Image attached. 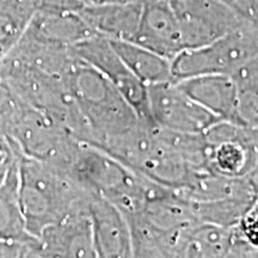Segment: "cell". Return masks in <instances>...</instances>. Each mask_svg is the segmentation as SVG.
Returning a JSON list of instances; mask_svg holds the SVG:
<instances>
[{
	"label": "cell",
	"mask_w": 258,
	"mask_h": 258,
	"mask_svg": "<svg viewBox=\"0 0 258 258\" xmlns=\"http://www.w3.org/2000/svg\"><path fill=\"white\" fill-rule=\"evenodd\" d=\"M18 171L19 203L27 230L34 237L63 219L89 213L93 194L64 170L21 156Z\"/></svg>",
	"instance_id": "cell-1"
},
{
	"label": "cell",
	"mask_w": 258,
	"mask_h": 258,
	"mask_svg": "<svg viewBox=\"0 0 258 258\" xmlns=\"http://www.w3.org/2000/svg\"><path fill=\"white\" fill-rule=\"evenodd\" d=\"M63 80L88 128L89 145L99 147L143 120L102 73L79 57Z\"/></svg>",
	"instance_id": "cell-2"
},
{
	"label": "cell",
	"mask_w": 258,
	"mask_h": 258,
	"mask_svg": "<svg viewBox=\"0 0 258 258\" xmlns=\"http://www.w3.org/2000/svg\"><path fill=\"white\" fill-rule=\"evenodd\" d=\"M0 80L25 104L55 121L76 140L88 143V128L63 78L5 57L0 62Z\"/></svg>",
	"instance_id": "cell-3"
},
{
	"label": "cell",
	"mask_w": 258,
	"mask_h": 258,
	"mask_svg": "<svg viewBox=\"0 0 258 258\" xmlns=\"http://www.w3.org/2000/svg\"><path fill=\"white\" fill-rule=\"evenodd\" d=\"M258 55V40L249 22L211 43L185 49L171 60L173 79L206 74L232 76L245 62Z\"/></svg>",
	"instance_id": "cell-4"
},
{
	"label": "cell",
	"mask_w": 258,
	"mask_h": 258,
	"mask_svg": "<svg viewBox=\"0 0 258 258\" xmlns=\"http://www.w3.org/2000/svg\"><path fill=\"white\" fill-rule=\"evenodd\" d=\"M9 139L17 146L22 156L59 169L66 166L80 143L59 123L25 103Z\"/></svg>",
	"instance_id": "cell-5"
},
{
	"label": "cell",
	"mask_w": 258,
	"mask_h": 258,
	"mask_svg": "<svg viewBox=\"0 0 258 258\" xmlns=\"http://www.w3.org/2000/svg\"><path fill=\"white\" fill-rule=\"evenodd\" d=\"M72 50L80 60L102 73L143 120L154 123L151 117L147 85L128 69L109 38L93 35L73 46Z\"/></svg>",
	"instance_id": "cell-6"
},
{
	"label": "cell",
	"mask_w": 258,
	"mask_h": 258,
	"mask_svg": "<svg viewBox=\"0 0 258 258\" xmlns=\"http://www.w3.org/2000/svg\"><path fill=\"white\" fill-rule=\"evenodd\" d=\"M151 117L158 127L183 133H205L221 121L180 89L176 80L148 85Z\"/></svg>",
	"instance_id": "cell-7"
},
{
	"label": "cell",
	"mask_w": 258,
	"mask_h": 258,
	"mask_svg": "<svg viewBox=\"0 0 258 258\" xmlns=\"http://www.w3.org/2000/svg\"><path fill=\"white\" fill-rule=\"evenodd\" d=\"M170 4L178 19L183 50L211 43L244 22L219 0H170Z\"/></svg>",
	"instance_id": "cell-8"
},
{
	"label": "cell",
	"mask_w": 258,
	"mask_h": 258,
	"mask_svg": "<svg viewBox=\"0 0 258 258\" xmlns=\"http://www.w3.org/2000/svg\"><path fill=\"white\" fill-rule=\"evenodd\" d=\"M89 217L97 258L133 257L131 227L115 203L93 194L89 203Z\"/></svg>",
	"instance_id": "cell-9"
},
{
	"label": "cell",
	"mask_w": 258,
	"mask_h": 258,
	"mask_svg": "<svg viewBox=\"0 0 258 258\" xmlns=\"http://www.w3.org/2000/svg\"><path fill=\"white\" fill-rule=\"evenodd\" d=\"M134 43L172 60L183 51L178 19L170 0H143V10Z\"/></svg>",
	"instance_id": "cell-10"
},
{
	"label": "cell",
	"mask_w": 258,
	"mask_h": 258,
	"mask_svg": "<svg viewBox=\"0 0 258 258\" xmlns=\"http://www.w3.org/2000/svg\"><path fill=\"white\" fill-rule=\"evenodd\" d=\"M37 239L38 258H97L89 213L48 226Z\"/></svg>",
	"instance_id": "cell-11"
},
{
	"label": "cell",
	"mask_w": 258,
	"mask_h": 258,
	"mask_svg": "<svg viewBox=\"0 0 258 258\" xmlns=\"http://www.w3.org/2000/svg\"><path fill=\"white\" fill-rule=\"evenodd\" d=\"M180 89L221 121L241 124L238 114V88L232 76L206 74L177 80Z\"/></svg>",
	"instance_id": "cell-12"
},
{
	"label": "cell",
	"mask_w": 258,
	"mask_h": 258,
	"mask_svg": "<svg viewBox=\"0 0 258 258\" xmlns=\"http://www.w3.org/2000/svg\"><path fill=\"white\" fill-rule=\"evenodd\" d=\"M143 0L84 5L80 15L96 35L112 41L133 42L140 23Z\"/></svg>",
	"instance_id": "cell-13"
},
{
	"label": "cell",
	"mask_w": 258,
	"mask_h": 258,
	"mask_svg": "<svg viewBox=\"0 0 258 258\" xmlns=\"http://www.w3.org/2000/svg\"><path fill=\"white\" fill-rule=\"evenodd\" d=\"M5 57L61 78L78 59L72 48L42 41L27 31Z\"/></svg>",
	"instance_id": "cell-14"
},
{
	"label": "cell",
	"mask_w": 258,
	"mask_h": 258,
	"mask_svg": "<svg viewBox=\"0 0 258 258\" xmlns=\"http://www.w3.org/2000/svg\"><path fill=\"white\" fill-rule=\"evenodd\" d=\"M27 32L42 41L69 48L96 35L80 12L36 11Z\"/></svg>",
	"instance_id": "cell-15"
},
{
	"label": "cell",
	"mask_w": 258,
	"mask_h": 258,
	"mask_svg": "<svg viewBox=\"0 0 258 258\" xmlns=\"http://www.w3.org/2000/svg\"><path fill=\"white\" fill-rule=\"evenodd\" d=\"M110 41L128 69L147 86L175 80L170 59L134 42Z\"/></svg>",
	"instance_id": "cell-16"
},
{
	"label": "cell",
	"mask_w": 258,
	"mask_h": 258,
	"mask_svg": "<svg viewBox=\"0 0 258 258\" xmlns=\"http://www.w3.org/2000/svg\"><path fill=\"white\" fill-rule=\"evenodd\" d=\"M18 163L6 172L0 183V238L30 241L37 238L28 232L21 209Z\"/></svg>",
	"instance_id": "cell-17"
},
{
	"label": "cell",
	"mask_w": 258,
	"mask_h": 258,
	"mask_svg": "<svg viewBox=\"0 0 258 258\" xmlns=\"http://www.w3.org/2000/svg\"><path fill=\"white\" fill-rule=\"evenodd\" d=\"M234 227L196 222L185 232L179 257H230Z\"/></svg>",
	"instance_id": "cell-18"
},
{
	"label": "cell",
	"mask_w": 258,
	"mask_h": 258,
	"mask_svg": "<svg viewBox=\"0 0 258 258\" xmlns=\"http://www.w3.org/2000/svg\"><path fill=\"white\" fill-rule=\"evenodd\" d=\"M257 199L258 196L254 194H245L213 201L189 200V202L199 221L230 228L239 224L244 215L253 207Z\"/></svg>",
	"instance_id": "cell-19"
},
{
	"label": "cell",
	"mask_w": 258,
	"mask_h": 258,
	"mask_svg": "<svg viewBox=\"0 0 258 258\" xmlns=\"http://www.w3.org/2000/svg\"><path fill=\"white\" fill-rule=\"evenodd\" d=\"M37 11V0H0V62L21 40Z\"/></svg>",
	"instance_id": "cell-20"
},
{
	"label": "cell",
	"mask_w": 258,
	"mask_h": 258,
	"mask_svg": "<svg viewBox=\"0 0 258 258\" xmlns=\"http://www.w3.org/2000/svg\"><path fill=\"white\" fill-rule=\"evenodd\" d=\"M23 102L0 80V135L9 138L21 112Z\"/></svg>",
	"instance_id": "cell-21"
},
{
	"label": "cell",
	"mask_w": 258,
	"mask_h": 258,
	"mask_svg": "<svg viewBox=\"0 0 258 258\" xmlns=\"http://www.w3.org/2000/svg\"><path fill=\"white\" fill-rule=\"evenodd\" d=\"M0 258H38V239L21 241L0 238Z\"/></svg>",
	"instance_id": "cell-22"
},
{
	"label": "cell",
	"mask_w": 258,
	"mask_h": 258,
	"mask_svg": "<svg viewBox=\"0 0 258 258\" xmlns=\"http://www.w3.org/2000/svg\"><path fill=\"white\" fill-rule=\"evenodd\" d=\"M239 91H247L258 96V55L245 62L232 74Z\"/></svg>",
	"instance_id": "cell-23"
},
{
	"label": "cell",
	"mask_w": 258,
	"mask_h": 258,
	"mask_svg": "<svg viewBox=\"0 0 258 258\" xmlns=\"http://www.w3.org/2000/svg\"><path fill=\"white\" fill-rule=\"evenodd\" d=\"M238 114L241 124L258 128V96L238 90Z\"/></svg>",
	"instance_id": "cell-24"
},
{
	"label": "cell",
	"mask_w": 258,
	"mask_h": 258,
	"mask_svg": "<svg viewBox=\"0 0 258 258\" xmlns=\"http://www.w3.org/2000/svg\"><path fill=\"white\" fill-rule=\"evenodd\" d=\"M238 228L251 246L258 251V199L253 207L244 215V218L238 224Z\"/></svg>",
	"instance_id": "cell-25"
},
{
	"label": "cell",
	"mask_w": 258,
	"mask_h": 258,
	"mask_svg": "<svg viewBox=\"0 0 258 258\" xmlns=\"http://www.w3.org/2000/svg\"><path fill=\"white\" fill-rule=\"evenodd\" d=\"M22 153L9 138L0 135V175H6L15 164H17Z\"/></svg>",
	"instance_id": "cell-26"
},
{
	"label": "cell",
	"mask_w": 258,
	"mask_h": 258,
	"mask_svg": "<svg viewBox=\"0 0 258 258\" xmlns=\"http://www.w3.org/2000/svg\"><path fill=\"white\" fill-rule=\"evenodd\" d=\"M245 22L258 21V0H219Z\"/></svg>",
	"instance_id": "cell-27"
},
{
	"label": "cell",
	"mask_w": 258,
	"mask_h": 258,
	"mask_svg": "<svg viewBox=\"0 0 258 258\" xmlns=\"http://www.w3.org/2000/svg\"><path fill=\"white\" fill-rule=\"evenodd\" d=\"M84 5L82 0H37V11L80 12Z\"/></svg>",
	"instance_id": "cell-28"
},
{
	"label": "cell",
	"mask_w": 258,
	"mask_h": 258,
	"mask_svg": "<svg viewBox=\"0 0 258 258\" xmlns=\"http://www.w3.org/2000/svg\"><path fill=\"white\" fill-rule=\"evenodd\" d=\"M85 5L89 4H98V3H110V2H116V0H82Z\"/></svg>",
	"instance_id": "cell-29"
},
{
	"label": "cell",
	"mask_w": 258,
	"mask_h": 258,
	"mask_svg": "<svg viewBox=\"0 0 258 258\" xmlns=\"http://www.w3.org/2000/svg\"><path fill=\"white\" fill-rule=\"evenodd\" d=\"M4 176L5 175H0V183H2V180H3V178H4Z\"/></svg>",
	"instance_id": "cell-30"
}]
</instances>
